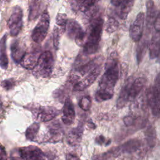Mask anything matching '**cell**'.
Masks as SVG:
<instances>
[{
	"instance_id": "cell-1",
	"label": "cell",
	"mask_w": 160,
	"mask_h": 160,
	"mask_svg": "<svg viewBox=\"0 0 160 160\" xmlns=\"http://www.w3.org/2000/svg\"><path fill=\"white\" fill-rule=\"evenodd\" d=\"M105 71L99 81V89L114 94V89L119 76L118 53L111 52L104 66Z\"/></svg>"
},
{
	"instance_id": "cell-2",
	"label": "cell",
	"mask_w": 160,
	"mask_h": 160,
	"mask_svg": "<svg viewBox=\"0 0 160 160\" xmlns=\"http://www.w3.org/2000/svg\"><path fill=\"white\" fill-rule=\"evenodd\" d=\"M103 24V19L100 15L96 14L90 18L88 34L86 33V41L82 46L84 54H92L98 51L102 36Z\"/></svg>"
},
{
	"instance_id": "cell-3",
	"label": "cell",
	"mask_w": 160,
	"mask_h": 160,
	"mask_svg": "<svg viewBox=\"0 0 160 160\" xmlns=\"http://www.w3.org/2000/svg\"><path fill=\"white\" fill-rule=\"evenodd\" d=\"M148 106L152 115L155 117L160 116V72L155 78L154 84L147 92Z\"/></svg>"
},
{
	"instance_id": "cell-4",
	"label": "cell",
	"mask_w": 160,
	"mask_h": 160,
	"mask_svg": "<svg viewBox=\"0 0 160 160\" xmlns=\"http://www.w3.org/2000/svg\"><path fill=\"white\" fill-rule=\"evenodd\" d=\"M54 64V57L51 52L46 51L39 56L37 64L34 68L36 76L48 78L52 72Z\"/></svg>"
},
{
	"instance_id": "cell-5",
	"label": "cell",
	"mask_w": 160,
	"mask_h": 160,
	"mask_svg": "<svg viewBox=\"0 0 160 160\" xmlns=\"http://www.w3.org/2000/svg\"><path fill=\"white\" fill-rule=\"evenodd\" d=\"M28 109L31 111L33 118L39 122H47L53 119L59 114V111L51 106H41L37 104H29Z\"/></svg>"
},
{
	"instance_id": "cell-6",
	"label": "cell",
	"mask_w": 160,
	"mask_h": 160,
	"mask_svg": "<svg viewBox=\"0 0 160 160\" xmlns=\"http://www.w3.org/2000/svg\"><path fill=\"white\" fill-rule=\"evenodd\" d=\"M142 145V142L138 139H129L120 146L111 148L105 152L108 159L115 158L122 154H131L137 151Z\"/></svg>"
},
{
	"instance_id": "cell-7",
	"label": "cell",
	"mask_w": 160,
	"mask_h": 160,
	"mask_svg": "<svg viewBox=\"0 0 160 160\" xmlns=\"http://www.w3.org/2000/svg\"><path fill=\"white\" fill-rule=\"evenodd\" d=\"M50 23V18L47 11H44L41 16L40 19L34 27L32 34L31 38L34 42L41 43L43 41L47 36Z\"/></svg>"
},
{
	"instance_id": "cell-8",
	"label": "cell",
	"mask_w": 160,
	"mask_h": 160,
	"mask_svg": "<svg viewBox=\"0 0 160 160\" xmlns=\"http://www.w3.org/2000/svg\"><path fill=\"white\" fill-rule=\"evenodd\" d=\"M66 31L69 38L74 39L78 46H83L86 41V32L83 30L78 22L72 19H68Z\"/></svg>"
},
{
	"instance_id": "cell-9",
	"label": "cell",
	"mask_w": 160,
	"mask_h": 160,
	"mask_svg": "<svg viewBox=\"0 0 160 160\" xmlns=\"http://www.w3.org/2000/svg\"><path fill=\"white\" fill-rule=\"evenodd\" d=\"M22 26V11L21 7L16 6L8 21V28L11 36H16L20 32Z\"/></svg>"
},
{
	"instance_id": "cell-10",
	"label": "cell",
	"mask_w": 160,
	"mask_h": 160,
	"mask_svg": "<svg viewBox=\"0 0 160 160\" xmlns=\"http://www.w3.org/2000/svg\"><path fill=\"white\" fill-rule=\"evenodd\" d=\"M102 64L94 68L73 86V90L75 91H81L89 87L96 80L102 71Z\"/></svg>"
},
{
	"instance_id": "cell-11",
	"label": "cell",
	"mask_w": 160,
	"mask_h": 160,
	"mask_svg": "<svg viewBox=\"0 0 160 160\" xmlns=\"http://www.w3.org/2000/svg\"><path fill=\"white\" fill-rule=\"evenodd\" d=\"M20 157L23 160H47L46 155L37 146L22 147L19 150Z\"/></svg>"
},
{
	"instance_id": "cell-12",
	"label": "cell",
	"mask_w": 160,
	"mask_h": 160,
	"mask_svg": "<svg viewBox=\"0 0 160 160\" xmlns=\"http://www.w3.org/2000/svg\"><path fill=\"white\" fill-rule=\"evenodd\" d=\"M144 21V13L139 12L129 29V36L133 41L138 42L141 39Z\"/></svg>"
},
{
	"instance_id": "cell-13",
	"label": "cell",
	"mask_w": 160,
	"mask_h": 160,
	"mask_svg": "<svg viewBox=\"0 0 160 160\" xmlns=\"http://www.w3.org/2000/svg\"><path fill=\"white\" fill-rule=\"evenodd\" d=\"M76 116L74 104L69 98H67L64 101L62 110V120L64 124L71 125L73 123Z\"/></svg>"
},
{
	"instance_id": "cell-14",
	"label": "cell",
	"mask_w": 160,
	"mask_h": 160,
	"mask_svg": "<svg viewBox=\"0 0 160 160\" xmlns=\"http://www.w3.org/2000/svg\"><path fill=\"white\" fill-rule=\"evenodd\" d=\"M62 137L63 129L60 124L54 123L49 126L43 141L48 142H57L61 141Z\"/></svg>"
},
{
	"instance_id": "cell-15",
	"label": "cell",
	"mask_w": 160,
	"mask_h": 160,
	"mask_svg": "<svg viewBox=\"0 0 160 160\" xmlns=\"http://www.w3.org/2000/svg\"><path fill=\"white\" fill-rule=\"evenodd\" d=\"M146 82V79L140 77L131 81L129 87V102L134 100L139 95Z\"/></svg>"
},
{
	"instance_id": "cell-16",
	"label": "cell",
	"mask_w": 160,
	"mask_h": 160,
	"mask_svg": "<svg viewBox=\"0 0 160 160\" xmlns=\"http://www.w3.org/2000/svg\"><path fill=\"white\" fill-rule=\"evenodd\" d=\"M83 124L79 123L76 127L71 129L67 135V142L71 146H76L81 141L83 134Z\"/></svg>"
},
{
	"instance_id": "cell-17",
	"label": "cell",
	"mask_w": 160,
	"mask_h": 160,
	"mask_svg": "<svg viewBox=\"0 0 160 160\" xmlns=\"http://www.w3.org/2000/svg\"><path fill=\"white\" fill-rule=\"evenodd\" d=\"M11 57L13 61L16 63L21 62L23 56L26 53L24 45L18 39L12 41L11 44Z\"/></svg>"
},
{
	"instance_id": "cell-18",
	"label": "cell",
	"mask_w": 160,
	"mask_h": 160,
	"mask_svg": "<svg viewBox=\"0 0 160 160\" xmlns=\"http://www.w3.org/2000/svg\"><path fill=\"white\" fill-rule=\"evenodd\" d=\"M149 56L154 59L160 54V32H156L151 39L149 44Z\"/></svg>"
},
{
	"instance_id": "cell-19",
	"label": "cell",
	"mask_w": 160,
	"mask_h": 160,
	"mask_svg": "<svg viewBox=\"0 0 160 160\" xmlns=\"http://www.w3.org/2000/svg\"><path fill=\"white\" fill-rule=\"evenodd\" d=\"M38 58V54L36 52H26L20 63L26 69H34L37 64Z\"/></svg>"
},
{
	"instance_id": "cell-20",
	"label": "cell",
	"mask_w": 160,
	"mask_h": 160,
	"mask_svg": "<svg viewBox=\"0 0 160 160\" xmlns=\"http://www.w3.org/2000/svg\"><path fill=\"white\" fill-rule=\"evenodd\" d=\"M131 81V79H128L126 84L121 88L117 100V108L118 109L124 108L127 104V103L129 102V87Z\"/></svg>"
},
{
	"instance_id": "cell-21",
	"label": "cell",
	"mask_w": 160,
	"mask_h": 160,
	"mask_svg": "<svg viewBox=\"0 0 160 160\" xmlns=\"http://www.w3.org/2000/svg\"><path fill=\"white\" fill-rule=\"evenodd\" d=\"M146 28L150 29L154 24V20L156 19V14L157 12L156 7L152 0H148L146 2Z\"/></svg>"
},
{
	"instance_id": "cell-22",
	"label": "cell",
	"mask_w": 160,
	"mask_h": 160,
	"mask_svg": "<svg viewBox=\"0 0 160 160\" xmlns=\"http://www.w3.org/2000/svg\"><path fill=\"white\" fill-rule=\"evenodd\" d=\"M136 0H121L118 7V14L121 19H125L134 6Z\"/></svg>"
},
{
	"instance_id": "cell-23",
	"label": "cell",
	"mask_w": 160,
	"mask_h": 160,
	"mask_svg": "<svg viewBox=\"0 0 160 160\" xmlns=\"http://www.w3.org/2000/svg\"><path fill=\"white\" fill-rule=\"evenodd\" d=\"M7 35L4 34L0 40V66L3 69L8 67V58L6 53Z\"/></svg>"
},
{
	"instance_id": "cell-24",
	"label": "cell",
	"mask_w": 160,
	"mask_h": 160,
	"mask_svg": "<svg viewBox=\"0 0 160 160\" xmlns=\"http://www.w3.org/2000/svg\"><path fill=\"white\" fill-rule=\"evenodd\" d=\"M42 8L41 0H31L29 10V20L36 19L40 15Z\"/></svg>"
},
{
	"instance_id": "cell-25",
	"label": "cell",
	"mask_w": 160,
	"mask_h": 160,
	"mask_svg": "<svg viewBox=\"0 0 160 160\" xmlns=\"http://www.w3.org/2000/svg\"><path fill=\"white\" fill-rule=\"evenodd\" d=\"M145 138L148 146L151 148H153L156 142V132L154 127L152 125H149L144 132Z\"/></svg>"
},
{
	"instance_id": "cell-26",
	"label": "cell",
	"mask_w": 160,
	"mask_h": 160,
	"mask_svg": "<svg viewBox=\"0 0 160 160\" xmlns=\"http://www.w3.org/2000/svg\"><path fill=\"white\" fill-rule=\"evenodd\" d=\"M39 128L40 125L38 122H34L30 125L25 132L26 139L29 141H36V137L37 136Z\"/></svg>"
},
{
	"instance_id": "cell-27",
	"label": "cell",
	"mask_w": 160,
	"mask_h": 160,
	"mask_svg": "<svg viewBox=\"0 0 160 160\" xmlns=\"http://www.w3.org/2000/svg\"><path fill=\"white\" fill-rule=\"evenodd\" d=\"M139 45L137 48V61L138 64H139L142 61L143 57L144 56L148 47V44L146 41H141V39L138 42Z\"/></svg>"
},
{
	"instance_id": "cell-28",
	"label": "cell",
	"mask_w": 160,
	"mask_h": 160,
	"mask_svg": "<svg viewBox=\"0 0 160 160\" xmlns=\"http://www.w3.org/2000/svg\"><path fill=\"white\" fill-rule=\"evenodd\" d=\"M68 18L66 14L58 13L56 18V24L59 27L60 31L63 34L66 31V27L68 22Z\"/></svg>"
},
{
	"instance_id": "cell-29",
	"label": "cell",
	"mask_w": 160,
	"mask_h": 160,
	"mask_svg": "<svg viewBox=\"0 0 160 160\" xmlns=\"http://www.w3.org/2000/svg\"><path fill=\"white\" fill-rule=\"evenodd\" d=\"M113 93L98 89L95 93V99L98 102H102L111 99L113 96Z\"/></svg>"
},
{
	"instance_id": "cell-30",
	"label": "cell",
	"mask_w": 160,
	"mask_h": 160,
	"mask_svg": "<svg viewBox=\"0 0 160 160\" xmlns=\"http://www.w3.org/2000/svg\"><path fill=\"white\" fill-rule=\"evenodd\" d=\"M119 27V22L113 17H109L105 25V30L109 33L116 31Z\"/></svg>"
},
{
	"instance_id": "cell-31",
	"label": "cell",
	"mask_w": 160,
	"mask_h": 160,
	"mask_svg": "<svg viewBox=\"0 0 160 160\" xmlns=\"http://www.w3.org/2000/svg\"><path fill=\"white\" fill-rule=\"evenodd\" d=\"M79 106L81 109L87 111L90 109L92 105L91 98L89 96H84L82 97L78 102Z\"/></svg>"
},
{
	"instance_id": "cell-32",
	"label": "cell",
	"mask_w": 160,
	"mask_h": 160,
	"mask_svg": "<svg viewBox=\"0 0 160 160\" xmlns=\"http://www.w3.org/2000/svg\"><path fill=\"white\" fill-rule=\"evenodd\" d=\"M62 33L60 31V29L58 27H54L53 30V45L56 49H58L59 44L60 36Z\"/></svg>"
},
{
	"instance_id": "cell-33",
	"label": "cell",
	"mask_w": 160,
	"mask_h": 160,
	"mask_svg": "<svg viewBox=\"0 0 160 160\" xmlns=\"http://www.w3.org/2000/svg\"><path fill=\"white\" fill-rule=\"evenodd\" d=\"M15 85V81L14 79H8L2 81L1 86L6 90H9L12 89Z\"/></svg>"
},
{
	"instance_id": "cell-34",
	"label": "cell",
	"mask_w": 160,
	"mask_h": 160,
	"mask_svg": "<svg viewBox=\"0 0 160 160\" xmlns=\"http://www.w3.org/2000/svg\"><path fill=\"white\" fill-rule=\"evenodd\" d=\"M96 142L99 145H102L103 144H105L106 145H108L111 143V140H107L105 137L102 135H98L96 137L95 139Z\"/></svg>"
},
{
	"instance_id": "cell-35",
	"label": "cell",
	"mask_w": 160,
	"mask_h": 160,
	"mask_svg": "<svg viewBox=\"0 0 160 160\" xmlns=\"http://www.w3.org/2000/svg\"><path fill=\"white\" fill-rule=\"evenodd\" d=\"M136 121V119L132 116H126L123 118V122L124 124L127 126H132Z\"/></svg>"
},
{
	"instance_id": "cell-36",
	"label": "cell",
	"mask_w": 160,
	"mask_h": 160,
	"mask_svg": "<svg viewBox=\"0 0 160 160\" xmlns=\"http://www.w3.org/2000/svg\"><path fill=\"white\" fill-rule=\"evenodd\" d=\"M153 26L156 32H160V12L156 17Z\"/></svg>"
},
{
	"instance_id": "cell-37",
	"label": "cell",
	"mask_w": 160,
	"mask_h": 160,
	"mask_svg": "<svg viewBox=\"0 0 160 160\" xmlns=\"http://www.w3.org/2000/svg\"><path fill=\"white\" fill-rule=\"evenodd\" d=\"M0 160H8L5 148L0 145Z\"/></svg>"
},
{
	"instance_id": "cell-38",
	"label": "cell",
	"mask_w": 160,
	"mask_h": 160,
	"mask_svg": "<svg viewBox=\"0 0 160 160\" xmlns=\"http://www.w3.org/2000/svg\"><path fill=\"white\" fill-rule=\"evenodd\" d=\"M66 160H80L77 156L72 154H69L67 156Z\"/></svg>"
},
{
	"instance_id": "cell-39",
	"label": "cell",
	"mask_w": 160,
	"mask_h": 160,
	"mask_svg": "<svg viewBox=\"0 0 160 160\" xmlns=\"http://www.w3.org/2000/svg\"><path fill=\"white\" fill-rule=\"evenodd\" d=\"M121 0H111V3L114 6H118L121 2Z\"/></svg>"
},
{
	"instance_id": "cell-40",
	"label": "cell",
	"mask_w": 160,
	"mask_h": 160,
	"mask_svg": "<svg viewBox=\"0 0 160 160\" xmlns=\"http://www.w3.org/2000/svg\"><path fill=\"white\" fill-rule=\"evenodd\" d=\"M5 1H7V2H9V1H11V0H5Z\"/></svg>"
}]
</instances>
